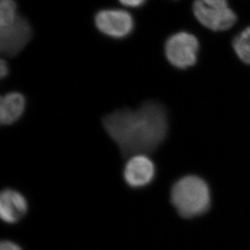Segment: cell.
Masks as SVG:
<instances>
[{
	"instance_id": "7a4b0ae2",
	"label": "cell",
	"mask_w": 250,
	"mask_h": 250,
	"mask_svg": "<svg viewBox=\"0 0 250 250\" xmlns=\"http://www.w3.org/2000/svg\"><path fill=\"white\" fill-rule=\"evenodd\" d=\"M171 202L182 217H196L203 215L210 208V189L201 177L186 176L173 185Z\"/></svg>"
},
{
	"instance_id": "30bf717a",
	"label": "cell",
	"mask_w": 250,
	"mask_h": 250,
	"mask_svg": "<svg viewBox=\"0 0 250 250\" xmlns=\"http://www.w3.org/2000/svg\"><path fill=\"white\" fill-rule=\"evenodd\" d=\"M235 52L240 59L250 64V27L242 31L233 42Z\"/></svg>"
},
{
	"instance_id": "4fadbf2b",
	"label": "cell",
	"mask_w": 250,
	"mask_h": 250,
	"mask_svg": "<svg viewBox=\"0 0 250 250\" xmlns=\"http://www.w3.org/2000/svg\"><path fill=\"white\" fill-rule=\"evenodd\" d=\"M146 1V0H119L122 4L130 7H141Z\"/></svg>"
},
{
	"instance_id": "277c9868",
	"label": "cell",
	"mask_w": 250,
	"mask_h": 250,
	"mask_svg": "<svg viewBox=\"0 0 250 250\" xmlns=\"http://www.w3.org/2000/svg\"><path fill=\"white\" fill-rule=\"evenodd\" d=\"M94 21L101 33L116 39L127 38L135 28V20L131 14L122 9L99 11Z\"/></svg>"
},
{
	"instance_id": "3957f363",
	"label": "cell",
	"mask_w": 250,
	"mask_h": 250,
	"mask_svg": "<svg viewBox=\"0 0 250 250\" xmlns=\"http://www.w3.org/2000/svg\"><path fill=\"white\" fill-rule=\"evenodd\" d=\"M199 43L191 33L179 32L167 38L165 53L172 66L185 69L194 66L198 58Z\"/></svg>"
},
{
	"instance_id": "8fae6325",
	"label": "cell",
	"mask_w": 250,
	"mask_h": 250,
	"mask_svg": "<svg viewBox=\"0 0 250 250\" xmlns=\"http://www.w3.org/2000/svg\"><path fill=\"white\" fill-rule=\"evenodd\" d=\"M17 4L15 0L0 1V27L12 24L18 18Z\"/></svg>"
},
{
	"instance_id": "9a60e30c",
	"label": "cell",
	"mask_w": 250,
	"mask_h": 250,
	"mask_svg": "<svg viewBox=\"0 0 250 250\" xmlns=\"http://www.w3.org/2000/svg\"><path fill=\"white\" fill-rule=\"evenodd\" d=\"M202 2L208 5H216V6H229L227 0H201Z\"/></svg>"
},
{
	"instance_id": "9c48e42d",
	"label": "cell",
	"mask_w": 250,
	"mask_h": 250,
	"mask_svg": "<svg viewBox=\"0 0 250 250\" xmlns=\"http://www.w3.org/2000/svg\"><path fill=\"white\" fill-rule=\"evenodd\" d=\"M26 107L24 96L18 92H8L1 97L0 122L2 125H11L19 120Z\"/></svg>"
},
{
	"instance_id": "ba28073f",
	"label": "cell",
	"mask_w": 250,
	"mask_h": 250,
	"mask_svg": "<svg viewBox=\"0 0 250 250\" xmlns=\"http://www.w3.org/2000/svg\"><path fill=\"white\" fill-rule=\"evenodd\" d=\"M28 203L19 192L6 189L0 195V216L7 224H15L26 215Z\"/></svg>"
},
{
	"instance_id": "52a82bcc",
	"label": "cell",
	"mask_w": 250,
	"mask_h": 250,
	"mask_svg": "<svg viewBox=\"0 0 250 250\" xmlns=\"http://www.w3.org/2000/svg\"><path fill=\"white\" fill-rule=\"evenodd\" d=\"M155 175V165L146 154L130 156L123 171L125 182L133 188L146 187L153 181Z\"/></svg>"
},
{
	"instance_id": "6da1fadb",
	"label": "cell",
	"mask_w": 250,
	"mask_h": 250,
	"mask_svg": "<svg viewBox=\"0 0 250 250\" xmlns=\"http://www.w3.org/2000/svg\"><path fill=\"white\" fill-rule=\"evenodd\" d=\"M103 125L122 153L132 156L155 151L167 136L168 121L165 107L150 101L136 109L113 112Z\"/></svg>"
},
{
	"instance_id": "5bb4252c",
	"label": "cell",
	"mask_w": 250,
	"mask_h": 250,
	"mask_svg": "<svg viewBox=\"0 0 250 250\" xmlns=\"http://www.w3.org/2000/svg\"><path fill=\"white\" fill-rule=\"evenodd\" d=\"M8 71H9V69H8L7 62L2 59L1 62H0V76L2 78H4L5 76H7Z\"/></svg>"
},
{
	"instance_id": "8992f818",
	"label": "cell",
	"mask_w": 250,
	"mask_h": 250,
	"mask_svg": "<svg viewBox=\"0 0 250 250\" xmlns=\"http://www.w3.org/2000/svg\"><path fill=\"white\" fill-rule=\"evenodd\" d=\"M193 9L198 21L211 30H227L236 21V14L229 6L208 5L201 0H196Z\"/></svg>"
},
{
	"instance_id": "7c38bea8",
	"label": "cell",
	"mask_w": 250,
	"mask_h": 250,
	"mask_svg": "<svg viewBox=\"0 0 250 250\" xmlns=\"http://www.w3.org/2000/svg\"><path fill=\"white\" fill-rule=\"evenodd\" d=\"M0 250H22V249L12 241H3L0 245Z\"/></svg>"
},
{
	"instance_id": "5b68a950",
	"label": "cell",
	"mask_w": 250,
	"mask_h": 250,
	"mask_svg": "<svg viewBox=\"0 0 250 250\" xmlns=\"http://www.w3.org/2000/svg\"><path fill=\"white\" fill-rule=\"evenodd\" d=\"M33 37V29L27 19L20 15L14 22L0 27V50L2 55L13 57L19 54Z\"/></svg>"
}]
</instances>
